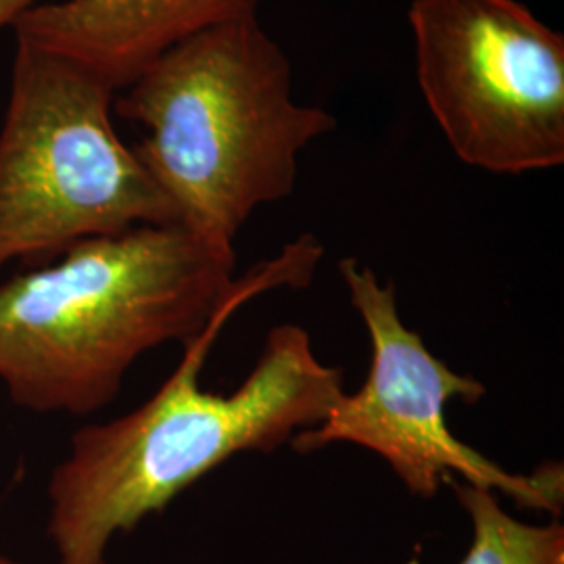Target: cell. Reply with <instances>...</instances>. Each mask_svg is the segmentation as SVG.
Here are the masks:
<instances>
[{
  "mask_svg": "<svg viewBox=\"0 0 564 564\" xmlns=\"http://www.w3.org/2000/svg\"><path fill=\"white\" fill-rule=\"evenodd\" d=\"M323 258V242L305 232L245 272L147 402L74 433L46 489L57 564H109V545L120 533L165 510L220 464L242 452L272 454L323 423L345 391L343 370L316 358L310 333L297 324L270 330L262 356L232 393L199 383L224 324L242 303L272 289H305Z\"/></svg>",
  "mask_w": 564,
  "mask_h": 564,
  "instance_id": "cell-1",
  "label": "cell"
},
{
  "mask_svg": "<svg viewBox=\"0 0 564 564\" xmlns=\"http://www.w3.org/2000/svg\"><path fill=\"white\" fill-rule=\"evenodd\" d=\"M235 247L172 226L76 242L0 282V383L32 412L93 414L142 354L195 339L235 291Z\"/></svg>",
  "mask_w": 564,
  "mask_h": 564,
  "instance_id": "cell-2",
  "label": "cell"
},
{
  "mask_svg": "<svg viewBox=\"0 0 564 564\" xmlns=\"http://www.w3.org/2000/svg\"><path fill=\"white\" fill-rule=\"evenodd\" d=\"M113 109L147 130L134 149L178 226L232 245L256 209L291 197L303 149L337 128L293 93V65L258 18L181 42Z\"/></svg>",
  "mask_w": 564,
  "mask_h": 564,
  "instance_id": "cell-3",
  "label": "cell"
},
{
  "mask_svg": "<svg viewBox=\"0 0 564 564\" xmlns=\"http://www.w3.org/2000/svg\"><path fill=\"white\" fill-rule=\"evenodd\" d=\"M116 90L74 61L18 41L0 128V270L44 265L76 242L178 224L121 142Z\"/></svg>",
  "mask_w": 564,
  "mask_h": 564,
  "instance_id": "cell-4",
  "label": "cell"
},
{
  "mask_svg": "<svg viewBox=\"0 0 564 564\" xmlns=\"http://www.w3.org/2000/svg\"><path fill=\"white\" fill-rule=\"evenodd\" d=\"M416 78L460 162L491 174L564 163V36L519 0H412Z\"/></svg>",
  "mask_w": 564,
  "mask_h": 564,
  "instance_id": "cell-5",
  "label": "cell"
},
{
  "mask_svg": "<svg viewBox=\"0 0 564 564\" xmlns=\"http://www.w3.org/2000/svg\"><path fill=\"white\" fill-rule=\"evenodd\" d=\"M339 274L370 337L368 377L356 393L343 391L323 423L297 433L289 445L297 454L330 444L366 447L389 464L412 496L424 500L458 477L464 484L500 491L529 510L561 517L563 464L547 463L529 475L508 473L460 442L447 429L445 405L452 400L475 405L487 395V387L454 372L402 323L393 282L383 284L356 258L341 260Z\"/></svg>",
  "mask_w": 564,
  "mask_h": 564,
  "instance_id": "cell-6",
  "label": "cell"
},
{
  "mask_svg": "<svg viewBox=\"0 0 564 564\" xmlns=\"http://www.w3.org/2000/svg\"><path fill=\"white\" fill-rule=\"evenodd\" d=\"M260 0H51L21 15L13 30L74 61L116 93L205 30L258 18Z\"/></svg>",
  "mask_w": 564,
  "mask_h": 564,
  "instance_id": "cell-7",
  "label": "cell"
},
{
  "mask_svg": "<svg viewBox=\"0 0 564 564\" xmlns=\"http://www.w3.org/2000/svg\"><path fill=\"white\" fill-rule=\"evenodd\" d=\"M470 523V544L458 564H564V524L523 523L506 512L496 491L449 479Z\"/></svg>",
  "mask_w": 564,
  "mask_h": 564,
  "instance_id": "cell-8",
  "label": "cell"
},
{
  "mask_svg": "<svg viewBox=\"0 0 564 564\" xmlns=\"http://www.w3.org/2000/svg\"><path fill=\"white\" fill-rule=\"evenodd\" d=\"M42 4V0H0V30L7 25H15V21L34 7Z\"/></svg>",
  "mask_w": 564,
  "mask_h": 564,
  "instance_id": "cell-9",
  "label": "cell"
},
{
  "mask_svg": "<svg viewBox=\"0 0 564 564\" xmlns=\"http://www.w3.org/2000/svg\"><path fill=\"white\" fill-rule=\"evenodd\" d=\"M0 564H28L21 563L18 558H13V556H7V554H0ZM57 564V563H55Z\"/></svg>",
  "mask_w": 564,
  "mask_h": 564,
  "instance_id": "cell-10",
  "label": "cell"
}]
</instances>
